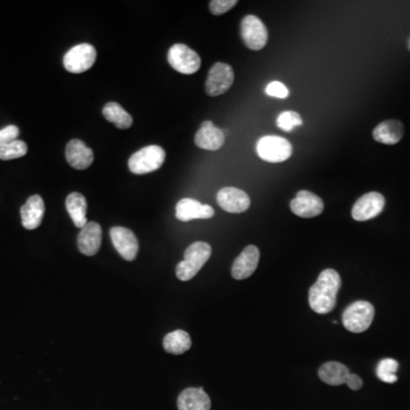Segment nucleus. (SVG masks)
Listing matches in <instances>:
<instances>
[{
  "label": "nucleus",
  "mask_w": 410,
  "mask_h": 410,
  "mask_svg": "<svg viewBox=\"0 0 410 410\" xmlns=\"http://www.w3.org/2000/svg\"><path fill=\"white\" fill-rule=\"evenodd\" d=\"M66 210L75 222V227L82 230L88 221H87V200L80 193H71L65 201Z\"/></svg>",
  "instance_id": "nucleus-22"
},
{
  "label": "nucleus",
  "mask_w": 410,
  "mask_h": 410,
  "mask_svg": "<svg viewBox=\"0 0 410 410\" xmlns=\"http://www.w3.org/2000/svg\"><path fill=\"white\" fill-rule=\"evenodd\" d=\"M97 52L90 43H80L64 55L63 64L71 73H84L95 64Z\"/></svg>",
  "instance_id": "nucleus-7"
},
{
  "label": "nucleus",
  "mask_w": 410,
  "mask_h": 410,
  "mask_svg": "<svg viewBox=\"0 0 410 410\" xmlns=\"http://www.w3.org/2000/svg\"><path fill=\"white\" fill-rule=\"evenodd\" d=\"M237 5L236 0H212L210 1V11L213 15H222Z\"/></svg>",
  "instance_id": "nucleus-29"
},
{
  "label": "nucleus",
  "mask_w": 410,
  "mask_h": 410,
  "mask_svg": "<svg viewBox=\"0 0 410 410\" xmlns=\"http://www.w3.org/2000/svg\"><path fill=\"white\" fill-rule=\"evenodd\" d=\"M212 254V249L205 242L190 244L185 251L184 260L176 268V275L180 281H187L194 279L198 271L207 264Z\"/></svg>",
  "instance_id": "nucleus-2"
},
{
  "label": "nucleus",
  "mask_w": 410,
  "mask_h": 410,
  "mask_svg": "<svg viewBox=\"0 0 410 410\" xmlns=\"http://www.w3.org/2000/svg\"><path fill=\"white\" fill-rule=\"evenodd\" d=\"M241 36L244 45L251 50L258 52L267 45V28L256 15H247L242 20Z\"/></svg>",
  "instance_id": "nucleus-8"
},
{
  "label": "nucleus",
  "mask_w": 410,
  "mask_h": 410,
  "mask_svg": "<svg viewBox=\"0 0 410 410\" xmlns=\"http://www.w3.org/2000/svg\"><path fill=\"white\" fill-rule=\"evenodd\" d=\"M260 251L254 245H249L244 249L239 257L236 258L232 267V275L237 281L247 279L253 275L258 267Z\"/></svg>",
  "instance_id": "nucleus-14"
},
{
  "label": "nucleus",
  "mask_w": 410,
  "mask_h": 410,
  "mask_svg": "<svg viewBox=\"0 0 410 410\" xmlns=\"http://www.w3.org/2000/svg\"><path fill=\"white\" fill-rule=\"evenodd\" d=\"M28 153V145L23 141H12V143L0 145V160L9 161L20 158Z\"/></svg>",
  "instance_id": "nucleus-26"
},
{
  "label": "nucleus",
  "mask_w": 410,
  "mask_h": 410,
  "mask_svg": "<svg viewBox=\"0 0 410 410\" xmlns=\"http://www.w3.org/2000/svg\"><path fill=\"white\" fill-rule=\"evenodd\" d=\"M302 124H303V121H302L301 115L293 112V111L281 113L276 121V124L279 129L286 132L292 131L296 126H302Z\"/></svg>",
  "instance_id": "nucleus-28"
},
{
  "label": "nucleus",
  "mask_w": 410,
  "mask_h": 410,
  "mask_svg": "<svg viewBox=\"0 0 410 410\" xmlns=\"http://www.w3.org/2000/svg\"><path fill=\"white\" fill-rule=\"evenodd\" d=\"M347 387H350L351 390H359L362 389V379H360V376L356 375V374H351L347 376Z\"/></svg>",
  "instance_id": "nucleus-32"
},
{
  "label": "nucleus",
  "mask_w": 410,
  "mask_h": 410,
  "mask_svg": "<svg viewBox=\"0 0 410 410\" xmlns=\"http://www.w3.org/2000/svg\"><path fill=\"white\" fill-rule=\"evenodd\" d=\"M234 79L235 75L232 66L218 62L210 69L205 82V92L211 97L224 95L234 84Z\"/></svg>",
  "instance_id": "nucleus-9"
},
{
  "label": "nucleus",
  "mask_w": 410,
  "mask_h": 410,
  "mask_svg": "<svg viewBox=\"0 0 410 410\" xmlns=\"http://www.w3.org/2000/svg\"><path fill=\"white\" fill-rule=\"evenodd\" d=\"M294 215L301 218H315L324 211V202L309 190H300L290 204Z\"/></svg>",
  "instance_id": "nucleus-12"
},
{
  "label": "nucleus",
  "mask_w": 410,
  "mask_h": 410,
  "mask_svg": "<svg viewBox=\"0 0 410 410\" xmlns=\"http://www.w3.org/2000/svg\"><path fill=\"white\" fill-rule=\"evenodd\" d=\"M179 410H210L211 400L202 387H188L179 394Z\"/></svg>",
  "instance_id": "nucleus-20"
},
{
  "label": "nucleus",
  "mask_w": 410,
  "mask_h": 410,
  "mask_svg": "<svg viewBox=\"0 0 410 410\" xmlns=\"http://www.w3.org/2000/svg\"><path fill=\"white\" fill-rule=\"evenodd\" d=\"M166 160V151L158 145H149L139 149L128 161L130 171L136 175H145L160 169Z\"/></svg>",
  "instance_id": "nucleus-3"
},
{
  "label": "nucleus",
  "mask_w": 410,
  "mask_h": 410,
  "mask_svg": "<svg viewBox=\"0 0 410 410\" xmlns=\"http://www.w3.org/2000/svg\"><path fill=\"white\" fill-rule=\"evenodd\" d=\"M375 309L367 301H357L350 304L343 313V325L352 333H362L373 323Z\"/></svg>",
  "instance_id": "nucleus-5"
},
{
  "label": "nucleus",
  "mask_w": 410,
  "mask_h": 410,
  "mask_svg": "<svg viewBox=\"0 0 410 410\" xmlns=\"http://www.w3.org/2000/svg\"><path fill=\"white\" fill-rule=\"evenodd\" d=\"M215 215V210L207 204H202L193 198H183L176 205V218L183 222L195 219H210Z\"/></svg>",
  "instance_id": "nucleus-15"
},
{
  "label": "nucleus",
  "mask_w": 410,
  "mask_h": 410,
  "mask_svg": "<svg viewBox=\"0 0 410 410\" xmlns=\"http://www.w3.org/2000/svg\"><path fill=\"white\" fill-rule=\"evenodd\" d=\"M319 377L328 385H341L347 382L350 370L345 365L338 362H328L319 368Z\"/></svg>",
  "instance_id": "nucleus-23"
},
{
  "label": "nucleus",
  "mask_w": 410,
  "mask_h": 410,
  "mask_svg": "<svg viewBox=\"0 0 410 410\" xmlns=\"http://www.w3.org/2000/svg\"><path fill=\"white\" fill-rule=\"evenodd\" d=\"M217 201L221 209L230 213L245 212L251 205L250 196L236 187H225L219 190Z\"/></svg>",
  "instance_id": "nucleus-13"
},
{
  "label": "nucleus",
  "mask_w": 410,
  "mask_h": 410,
  "mask_svg": "<svg viewBox=\"0 0 410 410\" xmlns=\"http://www.w3.org/2000/svg\"><path fill=\"white\" fill-rule=\"evenodd\" d=\"M384 196L377 192L365 194L352 207V218L357 221H367L381 215L384 210Z\"/></svg>",
  "instance_id": "nucleus-10"
},
{
  "label": "nucleus",
  "mask_w": 410,
  "mask_h": 410,
  "mask_svg": "<svg viewBox=\"0 0 410 410\" xmlns=\"http://www.w3.org/2000/svg\"><path fill=\"white\" fill-rule=\"evenodd\" d=\"M18 135H20V129L18 126H14V124L7 126L6 128L0 130V145L16 141Z\"/></svg>",
  "instance_id": "nucleus-31"
},
{
  "label": "nucleus",
  "mask_w": 410,
  "mask_h": 410,
  "mask_svg": "<svg viewBox=\"0 0 410 410\" xmlns=\"http://www.w3.org/2000/svg\"><path fill=\"white\" fill-rule=\"evenodd\" d=\"M45 215V203L41 195H32L21 207V219L24 228L28 230H37L41 226Z\"/></svg>",
  "instance_id": "nucleus-19"
},
{
  "label": "nucleus",
  "mask_w": 410,
  "mask_h": 410,
  "mask_svg": "<svg viewBox=\"0 0 410 410\" xmlns=\"http://www.w3.org/2000/svg\"><path fill=\"white\" fill-rule=\"evenodd\" d=\"M168 62L176 71L183 75H193L201 68L200 55L184 43H176L168 53Z\"/></svg>",
  "instance_id": "nucleus-6"
},
{
  "label": "nucleus",
  "mask_w": 410,
  "mask_h": 410,
  "mask_svg": "<svg viewBox=\"0 0 410 410\" xmlns=\"http://www.w3.org/2000/svg\"><path fill=\"white\" fill-rule=\"evenodd\" d=\"M109 236L112 239L115 250L118 251L124 260L132 261L135 260L139 250L137 237L131 230L124 227H113L109 230Z\"/></svg>",
  "instance_id": "nucleus-11"
},
{
  "label": "nucleus",
  "mask_w": 410,
  "mask_h": 410,
  "mask_svg": "<svg viewBox=\"0 0 410 410\" xmlns=\"http://www.w3.org/2000/svg\"><path fill=\"white\" fill-rule=\"evenodd\" d=\"M398 368V362L394 359H383L377 366L376 374L381 381L392 384V383H396L398 381V377L396 375Z\"/></svg>",
  "instance_id": "nucleus-27"
},
{
  "label": "nucleus",
  "mask_w": 410,
  "mask_h": 410,
  "mask_svg": "<svg viewBox=\"0 0 410 410\" xmlns=\"http://www.w3.org/2000/svg\"><path fill=\"white\" fill-rule=\"evenodd\" d=\"M102 245V228L95 221H90L77 236V247L85 256H95Z\"/></svg>",
  "instance_id": "nucleus-17"
},
{
  "label": "nucleus",
  "mask_w": 410,
  "mask_h": 410,
  "mask_svg": "<svg viewBox=\"0 0 410 410\" xmlns=\"http://www.w3.org/2000/svg\"><path fill=\"white\" fill-rule=\"evenodd\" d=\"M341 277L334 269H325L309 291V304L319 315H325L335 308Z\"/></svg>",
  "instance_id": "nucleus-1"
},
{
  "label": "nucleus",
  "mask_w": 410,
  "mask_h": 410,
  "mask_svg": "<svg viewBox=\"0 0 410 410\" xmlns=\"http://www.w3.org/2000/svg\"><path fill=\"white\" fill-rule=\"evenodd\" d=\"M196 146L207 151H218L224 146L225 134L211 121H204L195 135Z\"/></svg>",
  "instance_id": "nucleus-18"
},
{
  "label": "nucleus",
  "mask_w": 410,
  "mask_h": 410,
  "mask_svg": "<svg viewBox=\"0 0 410 410\" xmlns=\"http://www.w3.org/2000/svg\"><path fill=\"white\" fill-rule=\"evenodd\" d=\"M103 115L104 118L107 119L109 122L114 124L119 129H129L134 124L131 115L126 112L120 104L114 103V102L107 103L103 107Z\"/></svg>",
  "instance_id": "nucleus-25"
},
{
  "label": "nucleus",
  "mask_w": 410,
  "mask_h": 410,
  "mask_svg": "<svg viewBox=\"0 0 410 410\" xmlns=\"http://www.w3.org/2000/svg\"><path fill=\"white\" fill-rule=\"evenodd\" d=\"M266 94L270 97L281 98L285 99L290 95V90H287V87L284 84H281L279 81H273L266 87Z\"/></svg>",
  "instance_id": "nucleus-30"
},
{
  "label": "nucleus",
  "mask_w": 410,
  "mask_h": 410,
  "mask_svg": "<svg viewBox=\"0 0 410 410\" xmlns=\"http://www.w3.org/2000/svg\"><path fill=\"white\" fill-rule=\"evenodd\" d=\"M404 128L402 122L398 120L383 121L376 126L373 137L376 141L385 145H394L404 137Z\"/></svg>",
  "instance_id": "nucleus-21"
},
{
  "label": "nucleus",
  "mask_w": 410,
  "mask_h": 410,
  "mask_svg": "<svg viewBox=\"0 0 410 410\" xmlns=\"http://www.w3.org/2000/svg\"><path fill=\"white\" fill-rule=\"evenodd\" d=\"M257 153L261 160L269 163H281L292 156L293 146L290 141L279 136H264L257 143Z\"/></svg>",
  "instance_id": "nucleus-4"
},
{
  "label": "nucleus",
  "mask_w": 410,
  "mask_h": 410,
  "mask_svg": "<svg viewBox=\"0 0 410 410\" xmlns=\"http://www.w3.org/2000/svg\"><path fill=\"white\" fill-rule=\"evenodd\" d=\"M192 347V340L190 334L185 330H175L167 334L163 340L164 350L171 355H183L190 350Z\"/></svg>",
  "instance_id": "nucleus-24"
},
{
  "label": "nucleus",
  "mask_w": 410,
  "mask_h": 410,
  "mask_svg": "<svg viewBox=\"0 0 410 410\" xmlns=\"http://www.w3.org/2000/svg\"><path fill=\"white\" fill-rule=\"evenodd\" d=\"M409 50H410V41H409Z\"/></svg>",
  "instance_id": "nucleus-33"
},
{
  "label": "nucleus",
  "mask_w": 410,
  "mask_h": 410,
  "mask_svg": "<svg viewBox=\"0 0 410 410\" xmlns=\"http://www.w3.org/2000/svg\"><path fill=\"white\" fill-rule=\"evenodd\" d=\"M65 156L68 163L75 170H86L94 162V153L92 149L80 139H72L68 143L65 149Z\"/></svg>",
  "instance_id": "nucleus-16"
}]
</instances>
